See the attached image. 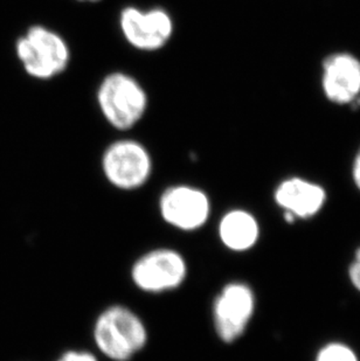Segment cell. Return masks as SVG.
Wrapping results in <instances>:
<instances>
[{"instance_id": "1", "label": "cell", "mask_w": 360, "mask_h": 361, "mask_svg": "<svg viewBox=\"0 0 360 361\" xmlns=\"http://www.w3.org/2000/svg\"><path fill=\"white\" fill-rule=\"evenodd\" d=\"M92 334L101 353L112 361L131 360L149 338L140 316L124 305H112L100 314Z\"/></svg>"}, {"instance_id": "2", "label": "cell", "mask_w": 360, "mask_h": 361, "mask_svg": "<svg viewBox=\"0 0 360 361\" xmlns=\"http://www.w3.org/2000/svg\"><path fill=\"white\" fill-rule=\"evenodd\" d=\"M96 102L103 118L119 131L133 129L143 120L149 97L138 80L124 72H112L100 82Z\"/></svg>"}, {"instance_id": "3", "label": "cell", "mask_w": 360, "mask_h": 361, "mask_svg": "<svg viewBox=\"0 0 360 361\" xmlns=\"http://www.w3.org/2000/svg\"><path fill=\"white\" fill-rule=\"evenodd\" d=\"M16 53L25 72L41 81L64 74L72 56L66 39L42 25L31 26L18 39Z\"/></svg>"}, {"instance_id": "4", "label": "cell", "mask_w": 360, "mask_h": 361, "mask_svg": "<svg viewBox=\"0 0 360 361\" xmlns=\"http://www.w3.org/2000/svg\"><path fill=\"white\" fill-rule=\"evenodd\" d=\"M101 166L114 188L133 191L144 186L151 177L152 157L140 142L119 140L107 147Z\"/></svg>"}, {"instance_id": "5", "label": "cell", "mask_w": 360, "mask_h": 361, "mask_svg": "<svg viewBox=\"0 0 360 361\" xmlns=\"http://www.w3.org/2000/svg\"><path fill=\"white\" fill-rule=\"evenodd\" d=\"M119 25L124 40L144 53L160 51L170 42L174 32V19L162 7L148 10L124 7L119 14Z\"/></svg>"}, {"instance_id": "6", "label": "cell", "mask_w": 360, "mask_h": 361, "mask_svg": "<svg viewBox=\"0 0 360 361\" xmlns=\"http://www.w3.org/2000/svg\"><path fill=\"white\" fill-rule=\"evenodd\" d=\"M187 263L177 250L158 248L140 256L131 268L133 284L148 293L177 289L186 280Z\"/></svg>"}, {"instance_id": "7", "label": "cell", "mask_w": 360, "mask_h": 361, "mask_svg": "<svg viewBox=\"0 0 360 361\" xmlns=\"http://www.w3.org/2000/svg\"><path fill=\"white\" fill-rule=\"evenodd\" d=\"M255 295L246 283H228L215 297L212 316L217 337L226 344L238 341L252 321Z\"/></svg>"}, {"instance_id": "8", "label": "cell", "mask_w": 360, "mask_h": 361, "mask_svg": "<svg viewBox=\"0 0 360 361\" xmlns=\"http://www.w3.org/2000/svg\"><path fill=\"white\" fill-rule=\"evenodd\" d=\"M160 212L167 225L184 232H194L208 221L211 201L200 188L176 185L163 192Z\"/></svg>"}, {"instance_id": "9", "label": "cell", "mask_w": 360, "mask_h": 361, "mask_svg": "<svg viewBox=\"0 0 360 361\" xmlns=\"http://www.w3.org/2000/svg\"><path fill=\"white\" fill-rule=\"evenodd\" d=\"M320 89L330 103L351 106L360 95V59L347 51L326 55L320 66Z\"/></svg>"}, {"instance_id": "10", "label": "cell", "mask_w": 360, "mask_h": 361, "mask_svg": "<svg viewBox=\"0 0 360 361\" xmlns=\"http://www.w3.org/2000/svg\"><path fill=\"white\" fill-rule=\"evenodd\" d=\"M276 204L295 218L309 219L323 208L326 192L320 185L304 178L292 177L276 188Z\"/></svg>"}, {"instance_id": "11", "label": "cell", "mask_w": 360, "mask_h": 361, "mask_svg": "<svg viewBox=\"0 0 360 361\" xmlns=\"http://www.w3.org/2000/svg\"><path fill=\"white\" fill-rule=\"evenodd\" d=\"M260 227L254 215L245 209H233L221 218L219 238L222 245L233 252H247L254 247Z\"/></svg>"}, {"instance_id": "12", "label": "cell", "mask_w": 360, "mask_h": 361, "mask_svg": "<svg viewBox=\"0 0 360 361\" xmlns=\"http://www.w3.org/2000/svg\"><path fill=\"white\" fill-rule=\"evenodd\" d=\"M316 361H359L356 352L342 343H330L320 348Z\"/></svg>"}, {"instance_id": "13", "label": "cell", "mask_w": 360, "mask_h": 361, "mask_svg": "<svg viewBox=\"0 0 360 361\" xmlns=\"http://www.w3.org/2000/svg\"><path fill=\"white\" fill-rule=\"evenodd\" d=\"M56 361H97V359L90 352L72 350L65 352Z\"/></svg>"}, {"instance_id": "14", "label": "cell", "mask_w": 360, "mask_h": 361, "mask_svg": "<svg viewBox=\"0 0 360 361\" xmlns=\"http://www.w3.org/2000/svg\"><path fill=\"white\" fill-rule=\"evenodd\" d=\"M349 277L354 288L360 293V247L356 252L354 262L351 263L349 268Z\"/></svg>"}, {"instance_id": "15", "label": "cell", "mask_w": 360, "mask_h": 361, "mask_svg": "<svg viewBox=\"0 0 360 361\" xmlns=\"http://www.w3.org/2000/svg\"><path fill=\"white\" fill-rule=\"evenodd\" d=\"M352 179L360 191V147L357 154L354 156V164H352Z\"/></svg>"}, {"instance_id": "16", "label": "cell", "mask_w": 360, "mask_h": 361, "mask_svg": "<svg viewBox=\"0 0 360 361\" xmlns=\"http://www.w3.org/2000/svg\"><path fill=\"white\" fill-rule=\"evenodd\" d=\"M351 108L354 110H360V95L358 96V99H356L354 103H352Z\"/></svg>"}, {"instance_id": "17", "label": "cell", "mask_w": 360, "mask_h": 361, "mask_svg": "<svg viewBox=\"0 0 360 361\" xmlns=\"http://www.w3.org/2000/svg\"><path fill=\"white\" fill-rule=\"evenodd\" d=\"M78 1H82V3H97L100 0H78Z\"/></svg>"}]
</instances>
